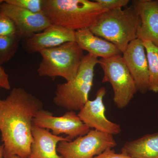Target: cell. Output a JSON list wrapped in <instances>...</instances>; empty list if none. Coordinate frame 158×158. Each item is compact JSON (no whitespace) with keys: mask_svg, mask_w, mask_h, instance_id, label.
Here are the masks:
<instances>
[{"mask_svg":"<svg viewBox=\"0 0 158 158\" xmlns=\"http://www.w3.org/2000/svg\"><path fill=\"white\" fill-rule=\"evenodd\" d=\"M43 104L23 88H14L0 105V131L4 158H28L32 141L33 120Z\"/></svg>","mask_w":158,"mask_h":158,"instance_id":"6da1fadb","label":"cell"},{"mask_svg":"<svg viewBox=\"0 0 158 158\" xmlns=\"http://www.w3.org/2000/svg\"><path fill=\"white\" fill-rule=\"evenodd\" d=\"M107 11L89 0H44L43 5L51 24L74 31L90 28Z\"/></svg>","mask_w":158,"mask_h":158,"instance_id":"7a4b0ae2","label":"cell"},{"mask_svg":"<svg viewBox=\"0 0 158 158\" xmlns=\"http://www.w3.org/2000/svg\"><path fill=\"white\" fill-rule=\"evenodd\" d=\"M140 25V17L132 5L124 9L106 11L89 29L94 35L116 45L123 53L129 44L138 38Z\"/></svg>","mask_w":158,"mask_h":158,"instance_id":"3957f363","label":"cell"},{"mask_svg":"<svg viewBox=\"0 0 158 158\" xmlns=\"http://www.w3.org/2000/svg\"><path fill=\"white\" fill-rule=\"evenodd\" d=\"M98 63L97 57L88 53L85 55L75 77L70 81L57 85L54 103L68 111L81 110L89 100L94 68Z\"/></svg>","mask_w":158,"mask_h":158,"instance_id":"277c9868","label":"cell"},{"mask_svg":"<svg viewBox=\"0 0 158 158\" xmlns=\"http://www.w3.org/2000/svg\"><path fill=\"white\" fill-rule=\"evenodd\" d=\"M41 61L37 69L40 77L53 80L57 77L70 81L76 76L85 55L76 41L65 43L40 52Z\"/></svg>","mask_w":158,"mask_h":158,"instance_id":"5b68a950","label":"cell"},{"mask_svg":"<svg viewBox=\"0 0 158 158\" xmlns=\"http://www.w3.org/2000/svg\"><path fill=\"white\" fill-rule=\"evenodd\" d=\"M98 64L104 72L102 83L111 84L114 91L113 101L118 109H124L134 98L138 89L123 56L120 54L101 59Z\"/></svg>","mask_w":158,"mask_h":158,"instance_id":"8992f818","label":"cell"},{"mask_svg":"<svg viewBox=\"0 0 158 158\" xmlns=\"http://www.w3.org/2000/svg\"><path fill=\"white\" fill-rule=\"evenodd\" d=\"M116 145L113 135L90 129L88 134L72 141H60L57 151L62 158H94Z\"/></svg>","mask_w":158,"mask_h":158,"instance_id":"52a82bcc","label":"cell"},{"mask_svg":"<svg viewBox=\"0 0 158 158\" xmlns=\"http://www.w3.org/2000/svg\"><path fill=\"white\" fill-rule=\"evenodd\" d=\"M33 124L51 130L55 135L65 134L71 141L85 135L91 129L81 121L76 112L73 111H68L62 116H55L43 109L34 118Z\"/></svg>","mask_w":158,"mask_h":158,"instance_id":"ba28073f","label":"cell"},{"mask_svg":"<svg viewBox=\"0 0 158 158\" xmlns=\"http://www.w3.org/2000/svg\"><path fill=\"white\" fill-rule=\"evenodd\" d=\"M106 93V90L104 87L100 88L97 92L95 98L93 100H88L77 115L90 129L115 135L121 132V127L110 121L106 116L103 98Z\"/></svg>","mask_w":158,"mask_h":158,"instance_id":"9c48e42d","label":"cell"},{"mask_svg":"<svg viewBox=\"0 0 158 158\" xmlns=\"http://www.w3.org/2000/svg\"><path fill=\"white\" fill-rule=\"evenodd\" d=\"M123 58L137 87L142 94L149 90V70L146 50L141 40H134L123 53Z\"/></svg>","mask_w":158,"mask_h":158,"instance_id":"30bf717a","label":"cell"},{"mask_svg":"<svg viewBox=\"0 0 158 158\" xmlns=\"http://www.w3.org/2000/svg\"><path fill=\"white\" fill-rule=\"evenodd\" d=\"M0 11L13 21L20 36L24 39L44 31L51 25L44 13H33L8 4L5 1L0 4Z\"/></svg>","mask_w":158,"mask_h":158,"instance_id":"8fae6325","label":"cell"},{"mask_svg":"<svg viewBox=\"0 0 158 158\" xmlns=\"http://www.w3.org/2000/svg\"><path fill=\"white\" fill-rule=\"evenodd\" d=\"M75 32L60 26L51 24L40 33L24 39L23 47L29 53L40 52L69 42L75 41Z\"/></svg>","mask_w":158,"mask_h":158,"instance_id":"7c38bea8","label":"cell"},{"mask_svg":"<svg viewBox=\"0 0 158 158\" xmlns=\"http://www.w3.org/2000/svg\"><path fill=\"white\" fill-rule=\"evenodd\" d=\"M132 3L141 20L137 38L158 46V0H134Z\"/></svg>","mask_w":158,"mask_h":158,"instance_id":"4fadbf2b","label":"cell"},{"mask_svg":"<svg viewBox=\"0 0 158 158\" xmlns=\"http://www.w3.org/2000/svg\"><path fill=\"white\" fill-rule=\"evenodd\" d=\"M32 133L33 141L28 158H62L57 154L58 143L61 141H71L67 137L55 135L48 130L34 125Z\"/></svg>","mask_w":158,"mask_h":158,"instance_id":"5bb4252c","label":"cell"},{"mask_svg":"<svg viewBox=\"0 0 158 158\" xmlns=\"http://www.w3.org/2000/svg\"><path fill=\"white\" fill-rule=\"evenodd\" d=\"M75 41L83 51L97 58L107 59L122 53L116 45L94 35L89 29L76 31Z\"/></svg>","mask_w":158,"mask_h":158,"instance_id":"9a60e30c","label":"cell"},{"mask_svg":"<svg viewBox=\"0 0 158 158\" xmlns=\"http://www.w3.org/2000/svg\"><path fill=\"white\" fill-rule=\"evenodd\" d=\"M121 151L132 158H158V132L127 141Z\"/></svg>","mask_w":158,"mask_h":158,"instance_id":"2e32d148","label":"cell"},{"mask_svg":"<svg viewBox=\"0 0 158 158\" xmlns=\"http://www.w3.org/2000/svg\"><path fill=\"white\" fill-rule=\"evenodd\" d=\"M148 62L149 90L158 93V46L149 41H143Z\"/></svg>","mask_w":158,"mask_h":158,"instance_id":"e0dca14e","label":"cell"},{"mask_svg":"<svg viewBox=\"0 0 158 158\" xmlns=\"http://www.w3.org/2000/svg\"><path fill=\"white\" fill-rule=\"evenodd\" d=\"M21 37L19 35L0 36V64L9 62L18 49Z\"/></svg>","mask_w":158,"mask_h":158,"instance_id":"ac0fdd59","label":"cell"},{"mask_svg":"<svg viewBox=\"0 0 158 158\" xmlns=\"http://www.w3.org/2000/svg\"><path fill=\"white\" fill-rule=\"evenodd\" d=\"M5 2L33 13H43L44 0H6Z\"/></svg>","mask_w":158,"mask_h":158,"instance_id":"d6986e66","label":"cell"},{"mask_svg":"<svg viewBox=\"0 0 158 158\" xmlns=\"http://www.w3.org/2000/svg\"><path fill=\"white\" fill-rule=\"evenodd\" d=\"M14 35L20 36L15 24L9 16L0 11V36Z\"/></svg>","mask_w":158,"mask_h":158,"instance_id":"ffe728a7","label":"cell"},{"mask_svg":"<svg viewBox=\"0 0 158 158\" xmlns=\"http://www.w3.org/2000/svg\"><path fill=\"white\" fill-rule=\"evenodd\" d=\"M103 9L107 10L125 7L129 0H96L95 1Z\"/></svg>","mask_w":158,"mask_h":158,"instance_id":"44dd1931","label":"cell"},{"mask_svg":"<svg viewBox=\"0 0 158 158\" xmlns=\"http://www.w3.org/2000/svg\"><path fill=\"white\" fill-rule=\"evenodd\" d=\"M94 158H132L123 152L117 153L113 148H108Z\"/></svg>","mask_w":158,"mask_h":158,"instance_id":"7402d4cb","label":"cell"},{"mask_svg":"<svg viewBox=\"0 0 158 158\" xmlns=\"http://www.w3.org/2000/svg\"><path fill=\"white\" fill-rule=\"evenodd\" d=\"M0 88L6 90H9L11 89V85L9 81V76L0 64Z\"/></svg>","mask_w":158,"mask_h":158,"instance_id":"603a6c76","label":"cell"},{"mask_svg":"<svg viewBox=\"0 0 158 158\" xmlns=\"http://www.w3.org/2000/svg\"><path fill=\"white\" fill-rule=\"evenodd\" d=\"M4 157V145H0V158Z\"/></svg>","mask_w":158,"mask_h":158,"instance_id":"cb8c5ba5","label":"cell"},{"mask_svg":"<svg viewBox=\"0 0 158 158\" xmlns=\"http://www.w3.org/2000/svg\"><path fill=\"white\" fill-rule=\"evenodd\" d=\"M8 158H23L22 157H21L19 156L16 155H13L9 157Z\"/></svg>","mask_w":158,"mask_h":158,"instance_id":"d4e9b609","label":"cell"},{"mask_svg":"<svg viewBox=\"0 0 158 158\" xmlns=\"http://www.w3.org/2000/svg\"><path fill=\"white\" fill-rule=\"evenodd\" d=\"M4 1H3V0H0V4H2V3L4 2Z\"/></svg>","mask_w":158,"mask_h":158,"instance_id":"484cf974","label":"cell"},{"mask_svg":"<svg viewBox=\"0 0 158 158\" xmlns=\"http://www.w3.org/2000/svg\"><path fill=\"white\" fill-rule=\"evenodd\" d=\"M2 100L0 99V105H1V104H2Z\"/></svg>","mask_w":158,"mask_h":158,"instance_id":"4316f807","label":"cell"},{"mask_svg":"<svg viewBox=\"0 0 158 158\" xmlns=\"http://www.w3.org/2000/svg\"><path fill=\"white\" fill-rule=\"evenodd\" d=\"M157 118L158 119V111H157Z\"/></svg>","mask_w":158,"mask_h":158,"instance_id":"83f0119b","label":"cell"}]
</instances>
